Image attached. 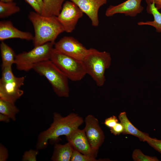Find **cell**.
Returning a JSON list of instances; mask_svg holds the SVG:
<instances>
[{
  "mask_svg": "<svg viewBox=\"0 0 161 161\" xmlns=\"http://www.w3.org/2000/svg\"><path fill=\"white\" fill-rule=\"evenodd\" d=\"M83 122V118L75 113H72L63 117L58 113L54 112L52 123L49 128L41 132L38 136L37 149L46 147L49 140H56L60 136L69 135Z\"/></svg>",
  "mask_w": 161,
  "mask_h": 161,
  "instance_id": "obj_1",
  "label": "cell"
},
{
  "mask_svg": "<svg viewBox=\"0 0 161 161\" xmlns=\"http://www.w3.org/2000/svg\"><path fill=\"white\" fill-rule=\"evenodd\" d=\"M28 18L34 29L33 41L34 47L48 42H55L58 36L65 32L57 16H45L35 11H31Z\"/></svg>",
  "mask_w": 161,
  "mask_h": 161,
  "instance_id": "obj_2",
  "label": "cell"
},
{
  "mask_svg": "<svg viewBox=\"0 0 161 161\" xmlns=\"http://www.w3.org/2000/svg\"><path fill=\"white\" fill-rule=\"evenodd\" d=\"M111 60L109 52L91 48L89 49L82 60L86 74L92 77L98 86L104 85L106 81L105 71L109 67Z\"/></svg>",
  "mask_w": 161,
  "mask_h": 161,
  "instance_id": "obj_3",
  "label": "cell"
},
{
  "mask_svg": "<svg viewBox=\"0 0 161 161\" xmlns=\"http://www.w3.org/2000/svg\"><path fill=\"white\" fill-rule=\"evenodd\" d=\"M32 69L47 79L57 95L60 97H69L68 78L50 60L34 64Z\"/></svg>",
  "mask_w": 161,
  "mask_h": 161,
  "instance_id": "obj_4",
  "label": "cell"
},
{
  "mask_svg": "<svg viewBox=\"0 0 161 161\" xmlns=\"http://www.w3.org/2000/svg\"><path fill=\"white\" fill-rule=\"evenodd\" d=\"M49 60L72 81H80L86 74L82 61L66 55L54 48Z\"/></svg>",
  "mask_w": 161,
  "mask_h": 161,
  "instance_id": "obj_5",
  "label": "cell"
},
{
  "mask_svg": "<svg viewBox=\"0 0 161 161\" xmlns=\"http://www.w3.org/2000/svg\"><path fill=\"white\" fill-rule=\"evenodd\" d=\"M55 43L48 42L35 47L29 51L24 52L16 55L15 64L17 69L27 72L32 69L34 64L49 60Z\"/></svg>",
  "mask_w": 161,
  "mask_h": 161,
  "instance_id": "obj_6",
  "label": "cell"
},
{
  "mask_svg": "<svg viewBox=\"0 0 161 161\" xmlns=\"http://www.w3.org/2000/svg\"><path fill=\"white\" fill-rule=\"evenodd\" d=\"M83 14L76 4L69 0L63 4L57 17L64 31L70 33L75 29L78 20L82 17Z\"/></svg>",
  "mask_w": 161,
  "mask_h": 161,
  "instance_id": "obj_7",
  "label": "cell"
},
{
  "mask_svg": "<svg viewBox=\"0 0 161 161\" xmlns=\"http://www.w3.org/2000/svg\"><path fill=\"white\" fill-rule=\"evenodd\" d=\"M83 129L92 149L96 155L97 151L104 142L105 136L100 127L98 119L89 114L85 118Z\"/></svg>",
  "mask_w": 161,
  "mask_h": 161,
  "instance_id": "obj_8",
  "label": "cell"
},
{
  "mask_svg": "<svg viewBox=\"0 0 161 161\" xmlns=\"http://www.w3.org/2000/svg\"><path fill=\"white\" fill-rule=\"evenodd\" d=\"M54 48L58 51L78 60H83L89 49L74 38L64 36L54 44Z\"/></svg>",
  "mask_w": 161,
  "mask_h": 161,
  "instance_id": "obj_9",
  "label": "cell"
},
{
  "mask_svg": "<svg viewBox=\"0 0 161 161\" xmlns=\"http://www.w3.org/2000/svg\"><path fill=\"white\" fill-rule=\"evenodd\" d=\"M24 77H17L13 80L4 82L0 81V99L15 103L23 94L20 89L24 85Z\"/></svg>",
  "mask_w": 161,
  "mask_h": 161,
  "instance_id": "obj_10",
  "label": "cell"
},
{
  "mask_svg": "<svg viewBox=\"0 0 161 161\" xmlns=\"http://www.w3.org/2000/svg\"><path fill=\"white\" fill-rule=\"evenodd\" d=\"M142 0H127L116 5H111L106 9L105 15L111 17L117 14L134 17L140 13L144 8L141 5Z\"/></svg>",
  "mask_w": 161,
  "mask_h": 161,
  "instance_id": "obj_11",
  "label": "cell"
},
{
  "mask_svg": "<svg viewBox=\"0 0 161 161\" xmlns=\"http://www.w3.org/2000/svg\"><path fill=\"white\" fill-rule=\"evenodd\" d=\"M76 4L86 14L91 21L92 25L97 27L99 24L98 12L101 7L106 4L107 0H69Z\"/></svg>",
  "mask_w": 161,
  "mask_h": 161,
  "instance_id": "obj_12",
  "label": "cell"
},
{
  "mask_svg": "<svg viewBox=\"0 0 161 161\" xmlns=\"http://www.w3.org/2000/svg\"><path fill=\"white\" fill-rule=\"evenodd\" d=\"M74 150L85 154L96 156L93 152L84 129H77L66 136Z\"/></svg>",
  "mask_w": 161,
  "mask_h": 161,
  "instance_id": "obj_13",
  "label": "cell"
},
{
  "mask_svg": "<svg viewBox=\"0 0 161 161\" xmlns=\"http://www.w3.org/2000/svg\"><path fill=\"white\" fill-rule=\"evenodd\" d=\"M34 36L29 32L21 31L14 27L10 21L0 22V40L17 38L28 41L32 40Z\"/></svg>",
  "mask_w": 161,
  "mask_h": 161,
  "instance_id": "obj_14",
  "label": "cell"
},
{
  "mask_svg": "<svg viewBox=\"0 0 161 161\" xmlns=\"http://www.w3.org/2000/svg\"><path fill=\"white\" fill-rule=\"evenodd\" d=\"M74 149L69 142L64 144H56L51 159L53 161H70Z\"/></svg>",
  "mask_w": 161,
  "mask_h": 161,
  "instance_id": "obj_15",
  "label": "cell"
},
{
  "mask_svg": "<svg viewBox=\"0 0 161 161\" xmlns=\"http://www.w3.org/2000/svg\"><path fill=\"white\" fill-rule=\"evenodd\" d=\"M118 118L123 127V134H131L137 137L141 141H145L146 137L149 136L148 134L136 128L128 118L125 112H121Z\"/></svg>",
  "mask_w": 161,
  "mask_h": 161,
  "instance_id": "obj_16",
  "label": "cell"
},
{
  "mask_svg": "<svg viewBox=\"0 0 161 161\" xmlns=\"http://www.w3.org/2000/svg\"><path fill=\"white\" fill-rule=\"evenodd\" d=\"M41 15L45 16H57L59 14L65 0H43Z\"/></svg>",
  "mask_w": 161,
  "mask_h": 161,
  "instance_id": "obj_17",
  "label": "cell"
},
{
  "mask_svg": "<svg viewBox=\"0 0 161 161\" xmlns=\"http://www.w3.org/2000/svg\"><path fill=\"white\" fill-rule=\"evenodd\" d=\"M158 10L154 3L147 4L146 11L148 14L153 16L154 20L145 22L140 21L137 23V24L152 26L155 28L156 32L161 33V13Z\"/></svg>",
  "mask_w": 161,
  "mask_h": 161,
  "instance_id": "obj_18",
  "label": "cell"
},
{
  "mask_svg": "<svg viewBox=\"0 0 161 161\" xmlns=\"http://www.w3.org/2000/svg\"><path fill=\"white\" fill-rule=\"evenodd\" d=\"M0 49L2 60L1 69L12 66V64H15L16 55L13 50L3 41H1Z\"/></svg>",
  "mask_w": 161,
  "mask_h": 161,
  "instance_id": "obj_19",
  "label": "cell"
},
{
  "mask_svg": "<svg viewBox=\"0 0 161 161\" xmlns=\"http://www.w3.org/2000/svg\"><path fill=\"white\" fill-rule=\"evenodd\" d=\"M19 111L15 103L0 99V113L8 116L13 121L16 120V115Z\"/></svg>",
  "mask_w": 161,
  "mask_h": 161,
  "instance_id": "obj_20",
  "label": "cell"
},
{
  "mask_svg": "<svg viewBox=\"0 0 161 161\" xmlns=\"http://www.w3.org/2000/svg\"><path fill=\"white\" fill-rule=\"evenodd\" d=\"M20 8L13 1H0V18H4L20 11Z\"/></svg>",
  "mask_w": 161,
  "mask_h": 161,
  "instance_id": "obj_21",
  "label": "cell"
},
{
  "mask_svg": "<svg viewBox=\"0 0 161 161\" xmlns=\"http://www.w3.org/2000/svg\"><path fill=\"white\" fill-rule=\"evenodd\" d=\"M132 157L135 161H159V160L156 157H151L145 155L139 149H135L133 153Z\"/></svg>",
  "mask_w": 161,
  "mask_h": 161,
  "instance_id": "obj_22",
  "label": "cell"
},
{
  "mask_svg": "<svg viewBox=\"0 0 161 161\" xmlns=\"http://www.w3.org/2000/svg\"><path fill=\"white\" fill-rule=\"evenodd\" d=\"M95 156L82 154L74 150L71 158V161H97Z\"/></svg>",
  "mask_w": 161,
  "mask_h": 161,
  "instance_id": "obj_23",
  "label": "cell"
},
{
  "mask_svg": "<svg viewBox=\"0 0 161 161\" xmlns=\"http://www.w3.org/2000/svg\"><path fill=\"white\" fill-rule=\"evenodd\" d=\"M2 69L0 81L8 82L14 79L16 77L14 75L12 70L11 66L5 67Z\"/></svg>",
  "mask_w": 161,
  "mask_h": 161,
  "instance_id": "obj_24",
  "label": "cell"
},
{
  "mask_svg": "<svg viewBox=\"0 0 161 161\" xmlns=\"http://www.w3.org/2000/svg\"><path fill=\"white\" fill-rule=\"evenodd\" d=\"M38 153L37 150L30 149L25 151L23 155L22 160L23 161H36V156Z\"/></svg>",
  "mask_w": 161,
  "mask_h": 161,
  "instance_id": "obj_25",
  "label": "cell"
},
{
  "mask_svg": "<svg viewBox=\"0 0 161 161\" xmlns=\"http://www.w3.org/2000/svg\"><path fill=\"white\" fill-rule=\"evenodd\" d=\"M145 141L161 154V140L151 138L148 136L146 137Z\"/></svg>",
  "mask_w": 161,
  "mask_h": 161,
  "instance_id": "obj_26",
  "label": "cell"
},
{
  "mask_svg": "<svg viewBox=\"0 0 161 161\" xmlns=\"http://www.w3.org/2000/svg\"><path fill=\"white\" fill-rule=\"evenodd\" d=\"M124 128L123 125L120 122L117 123L115 126L110 128V131L111 133L115 135L123 133Z\"/></svg>",
  "mask_w": 161,
  "mask_h": 161,
  "instance_id": "obj_27",
  "label": "cell"
},
{
  "mask_svg": "<svg viewBox=\"0 0 161 161\" xmlns=\"http://www.w3.org/2000/svg\"><path fill=\"white\" fill-rule=\"evenodd\" d=\"M118 122L117 117L113 115L106 119L104 124L107 127L111 128L115 126Z\"/></svg>",
  "mask_w": 161,
  "mask_h": 161,
  "instance_id": "obj_28",
  "label": "cell"
},
{
  "mask_svg": "<svg viewBox=\"0 0 161 161\" xmlns=\"http://www.w3.org/2000/svg\"><path fill=\"white\" fill-rule=\"evenodd\" d=\"M35 11L41 14L42 8L36 0H24Z\"/></svg>",
  "mask_w": 161,
  "mask_h": 161,
  "instance_id": "obj_29",
  "label": "cell"
},
{
  "mask_svg": "<svg viewBox=\"0 0 161 161\" xmlns=\"http://www.w3.org/2000/svg\"><path fill=\"white\" fill-rule=\"evenodd\" d=\"M8 151L7 148L1 144L0 145V161H6L8 157Z\"/></svg>",
  "mask_w": 161,
  "mask_h": 161,
  "instance_id": "obj_30",
  "label": "cell"
},
{
  "mask_svg": "<svg viewBox=\"0 0 161 161\" xmlns=\"http://www.w3.org/2000/svg\"><path fill=\"white\" fill-rule=\"evenodd\" d=\"M147 4L154 3L157 9H161V0H145Z\"/></svg>",
  "mask_w": 161,
  "mask_h": 161,
  "instance_id": "obj_31",
  "label": "cell"
},
{
  "mask_svg": "<svg viewBox=\"0 0 161 161\" xmlns=\"http://www.w3.org/2000/svg\"><path fill=\"white\" fill-rule=\"evenodd\" d=\"M10 118L7 115L2 114H0V121H1L8 123L10 122Z\"/></svg>",
  "mask_w": 161,
  "mask_h": 161,
  "instance_id": "obj_32",
  "label": "cell"
},
{
  "mask_svg": "<svg viewBox=\"0 0 161 161\" xmlns=\"http://www.w3.org/2000/svg\"><path fill=\"white\" fill-rule=\"evenodd\" d=\"M42 8L43 6V0H36Z\"/></svg>",
  "mask_w": 161,
  "mask_h": 161,
  "instance_id": "obj_33",
  "label": "cell"
},
{
  "mask_svg": "<svg viewBox=\"0 0 161 161\" xmlns=\"http://www.w3.org/2000/svg\"><path fill=\"white\" fill-rule=\"evenodd\" d=\"M13 0H0V1L5 2H9L13 1Z\"/></svg>",
  "mask_w": 161,
  "mask_h": 161,
  "instance_id": "obj_34",
  "label": "cell"
}]
</instances>
